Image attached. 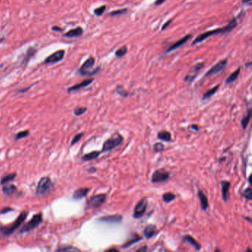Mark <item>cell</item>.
<instances>
[{"mask_svg": "<svg viewBox=\"0 0 252 252\" xmlns=\"http://www.w3.org/2000/svg\"><path fill=\"white\" fill-rule=\"evenodd\" d=\"M220 87V85H217V86H215V87L212 88V89H209L208 91H206V92H205L204 94H203V100H206V99H209V98H211V97L212 96V95H215V93L217 92V91L218 90V89H219Z\"/></svg>", "mask_w": 252, "mask_h": 252, "instance_id": "26", "label": "cell"}, {"mask_svg": "<svg viewBox=\"0 0 252 252\" xmlns=\"http://www.w3.org/2000/svg\"><path fill=\"white\" fill-rule=\"evenodd\" d=\"M243 197L248 200H251V199H252V191H251V187L247 188V189H245V191H244V192H243Z\"/></svg>", "mask_w": 252, "mask_h": 252, "instance_id": "36", "label": "cell"}, {"mask_svg": "<svg viewBox=\"0 0 252 252\" xmlns=\"http://www.w3.org/2000/svg\"><path fill=\"white\" fill-rule=\"evenodd\" d=\"M83 33H84V30H83L82 28L81 27H78L76 28L71 29L69 31L67 32L64 34V36L66 37L69 38H74V37H79V36H82Z\"/></svg>", "mask_w": 252, "mask_h": 252, "instance_id": "17", "label": "cell"}, {"mask_svg": "<svg viewBox=\"0 0 252 252\" xmlns=\"http://www.w3.org/2000/svg\"><path fill=\"white\" fill-rule=\"evenodd\" d=\"M169 179V173L164 168H160L154 171L152 176L151 180L152 183H162Z\"/></svg>", "mask_w": 252, "mask_h": 252, "instance_id": "8", "label": "cell"}, {"mask_svg": "<svg viewBox=\"0 0 252 252\" xmlns=\"http://www.w3.org/2000/svg\"><path fill=\"white\" fill-rule=\"evenodd\" d=\"M172 21H173V19H170V20L167 21V22H166V23H165L164 25H163V26H162V28H161V30H164L165 29L167 28V27L168 26V25H170V24L171 23V22H172Z\"/></svg>", "mask_w": 252, "mask_h": 252, "instance_id": "43", "label": "cell"}, {"mask_svg": "<svg viewBox=\"0 0 252 252\" xmlns=\"http://www.w3.org/2000/svg\"><path fill=\"white\" fill-rule=\"evenodd\" d=\"M106 9H107V6L102 5V6H101V7L95 8V10H94V13H95V15H96L97 16H100L104 13V11L106 10Z\"/></svg>", "mask_w": 252, "mask_h": 252, "instance_id": "35", "label": "cell"}, {"mask_svg": "<svg viewBox=\"0 0 252 252\" xmlns=\"http://www.w3.org/2000/svg\"><path fill=\"white\" fill-rule=\"evenodd\" d=\"M27 216H28V212H22L13 224L7 226L6 228H4V229L2 230L3 234H4V236H10L13 232H15V231H16V229H19V226H20L22 224V223L26 220Z\"/></svg>", "mask_w": 252, "mask_h": 252, "instance_id": "5", "label": "cell"}, {"mask_svg": "<svg viewBox=\"0 0 252 252\" xmlns=\"http://www.w3.org/2000/svg\"><path fill=\"white\" fill-rule=\"evenodd\" d=\"M89 190L90 189L89 188H80V189H76L74 192L73 197L75 200H80V199L86 197L87 195L88 192H89Z\"/></svg>", "mask_w": 252, "mask_h": 252, "instance_id": "20", "label": "cell"}, {"mask_svg": "<svg viewBox=\"0 0 252 252\" xmlns=\"http://www.w3.org/2000/svg\"><path fill=\"white\" fill-rule=\"evenodd\" d=\"M36 50L33 49V48H30V49L28 50V53H27L26 56L25 57V59H24L23 60V64H26L27 62H28V61L30 60V58L32 57V56H33L35 53H36Z\"/></svg>", "mask_w": 252, "mask_h": 252, "instance_id": "32", "label": "cell"}, {"mask_svg": "<svg viewBox=\"0 0 252 252\" xmlns=\"http://www.w3.org/2000/svg\"><path fill=\"white\" fill-rule=\"evenodd\" d=\"M107 251H110V252H111V251H118V249H116V248H111V249H108L107 250Z\"/></svg>", "mask_w": 252, "mask_h": 252, "instance_id": "51", "label": "cell"}, {"mask_svg": "<svg viewBox=\"0 0 252 252\" xmlns=\"http://www.w3.org/2000/svg\"><path fill=\"white\" fill-rule=\"evenodd\" d=\"M203 66H204V64H203V63H198L197 64H195V66L192 67V70H191V71H193V72H199V71L200 70L202 69V68L203 67Z\"/></svg>", "mask_w": 252, "mask_h": 252, "instance_id": "41", "label": "cell"}, {"mask_svg": "<svg viewBox=\"0 0 252 252\" xmlns=\"http://www.w3.org/2000/svg\"><path fill=\"white\" fill-rule=\"evenodd\" d=\"M115 91H116V92L118 94V95H121V96L122 97H124V98H127V97H128L129 95V92H127L125 89H124V86H120V85H118V86H116V88H115Z\"/></svg>", "mask_w": 252, "mask_h": 252, "instance_id": "30", "label": "cell"}, {"mask_svg": "<svg viewBox=\"0 0 252 252\" xmlns=\"http://www.w3.org/2000/svg\"><path fill=\"white\" fill-rule=\"evenodd\" d=\"M29 134H30V133H29L28 130L19 132V133H18L16 135V136H15V139H16V140H20V139L28 137Z\"/></svg>", "mask_w": 252, "mask_h": 252, "instance_id": "34", "label": "cell"}, {"mask_svg": "<svg viewBox=\"0 0 252 252\" xmlns=\"http://www.w3.org/2000/svg\"><path fill=\"white\" fill-rule=\"evenodd\" d=\"M127 48L126 46L122 47V48H119L118 50H117L115 53V56L117 58H121L123 56H124L127 54Z\"/></svg>", "mask_w": 252, "mask_h": 252, "instance_id": "31", "label": "cell"}, {"mask_svg": "<svg viewBox=\"0 0 252 252\" xmlns=\"http://www.w3.org/2000/svg\"><path fill=\"white\" fill-rule=\"evenodd\" d=\"M237 25V18H233V19H232L229 22V23L226 26L223 27V28H220L215 29V30H209V31L205 32V33L200 34V36H197L196 39H195V40L193 41V42H192V45H196V44L200 43V42H202L203 41L206 40V39H207L208 38L211 37V36H214V35L220 34V33H223H223H230V32L233 29H234L235 28H236Z\"/></svg>", "mask_w": 252, "mask_h": 252, "instance_id": "1", "label": "cell"}, {"mask_svg": "<svg viewBox=\"0 0 252 252\" xmlns=\"http://www.w3.org/2000/svg\"><path fill=\"white\" fill-rule=\"evenodd\" d=\"M197 195H198L199 200H200L201 209L203 211H206L208 208H209V201H208L207 197L204 195V193L200 189H198Z\"/></svg>", "mask_w": 252, "mask_h": 252, "instance_id": "16", "label": "cell"}, {"mask_svg": "<svg viewBox=\"0 0 252 252\" xmlns=\"http://www.w3.org/2000/svg\"><path fill=\"white\" fill-rule=\"evenodd\" d=\"M141 240H142V237H141L138 236V234H135L134 236L131 238V239L127 241L125 244L123 245V248H128V247H130L132 245H133V244L136 243V242H138V241H140Z\"/></svg>", "mask_w": 252, "mask_h": 252, "instance_id": "25", "label": "cell"}, {"mask_svg": "<svg viewBox=\"0 0 252 252\" xmlns=\"http://www.w3.org/2000/svg\"><path fill=\"white\" fill-rule=\"evenodd\" d=\"M228 64V60L227 59H225V60H221L218 63H217L215 66L212 67L209 71L206 73V75H204V78L209 76H212L214 75H216V74L219 73L223 71L226 69V66H227Z\"/></svg>", "mask_w": 252, "mask_h": 252, "instance_id": "10", "label": "cell"}, {"mask_svg": "<svg viewBox=\"0 0 252 252\" xmlns=\"http://www.w3.org/2000/svg\"><path fill=\"white\" fill-rule=\"evenodd\" d=\"M101 152L99 151H93L92 152H89L88 153V154L84 155L82 157V160H84V161H89V160H94V159L97 158L101 155Z\"/></svg>", "mask_w": 252, "mask_h": 252, "instance_id": "24", "label": "cell"}, {"mask_svg": "<svg viewBox=\"0 0 252 252\" xmlns=\"http://www.w3.org/2000/svg\"><path fill=\"white\" fill-rule=\"evenodd\" d=\"M147 245H144V246H142L141 248L136 250V251H137V252H146V251H147Z\"/></svg>", "mask_w": 252, "mask_h": 252, "instance_id": "44", "label": "cell"}, {"mask_svg": "<svg viewBox=\"0 0 252 252\" xmlns=\"http://www.w3.org/2000/svg\"><path fill=\"white\" fill-rule=\"evenodd\" d=\"M17 191V188L16 187L15 185L10 184V185H7V186H3L2 188V192L7 196H11L13 194H15Z\"/></svg>", "mask_w": 252, "mask_h": 252, "instance_id": "21", "label": "cell"}, {"mask_svg": "<svg viewBox=\"0 0 252 252\" xmlns=\"http://www.w3.org/2000/svg\"><path fill=\"white\" fill-rule=\"evenodd\" d=\"M53 189V183L49 177H43L39 180L36 187L38 195H45Z\"/></svg>", "mask_w": 252, "mask_h": 252, "instance_id": "3", "label": "cell"}, {"mask_svg": "<svg viewBox=\"0 0 252 252\" xmlns=\"http://www.w3.org/2000/svg\"><path fill=\"white\" fill-rule=\"evenodd\" d=\"M88 171H89V172H95V171H96V168H89V170Z\"/></svg>", "mask_w": 252, "mask_h": 252, "instance_id": "50", "label": "cell"}, {"mask_svg": "<svg viewBox=\"0 0 252 252\" xmlns=\"http://www.w3.org/2000/svg\"><path fill=\"white\" fill-rule=\"evenodd\" d=\"M93 81H94L93 78L84 80V81H83L82 82L79 83V84H75L74 85V86L70 87L69 89H68V91H69V92H71V91H76V90H78V89H82V88H84L86 87V86H89V84H92Z\"/></svg>", "mask_w": 252, "mask_h": 252, "instance_id": "18", "label": "cell"}, {"mask_svg": "<svg viewBox=\"0 0 252 252\" xmlns=\"http://www.w3.org/2000/svg\"><path fill=\"white\" fill-rule=\"evenodd\" d=\"M57 251H79L80 250L78 249V248H75V247L66 246V247H64V248H59V249H57Z\"/></svg>", "mask_w": 252, "mask_h": 252, "instance_id": "39", "label": "cell"}, {"mask_svg": "<svg viewBox=\"0 0 252 252\" xmlns=\"http://www.w3.org/2000/svg\"><path fill=\"white\" fill-rule=\"evenodd\" d=\"M153 149L156 152H160L164 149V145L162 143H156L153 146Z\"/></svg>", "mask_w": 252, "mask_h": 252, "instance_id": "38", "label": "cell"}, {"mask_svg": "<svg viewBox=\"0 0 252 252\" xmlns=\"http://www.w3.org/2000/svg\"><path fill=\"white\" fill-rule=\"evenodd\" d=\"M191 37H192V35L189 34V35H186V36H185L184 37L182 38L181 39H180V40H178L177 42H176L175 43H174L173 45H171V46H169L167 48V50L166 51V53H168L171 52V51H175V50H177V48H179L180 47H181L182 45H184L185 43H186V42H188V41L189 40V39H191Z\"/></svg>", "mask_w": 252, "mask_h": 252, "instance_id": "12", "label": "cell"}, {"mask_svg": "<svg viewBox=\"0 0 252 252\" xmlns=\"http://www.w3.org/2000/svg\"><path fill=\"white\" fill-rule=\"evenodd\" d=\"M11 211H13V209H10V208H5V209H2V210L0 212V213H1V214H5V213H7V212H11Z\"/></svg>", "mask_w": 252, "mask_h": 252, "instance_id": "45", "label": "cell"}, {"mask_svg": "<svg viewBox=\"0 0 252 252\" xmlns=\"http://www.w3.org/2000/svg\"><path fill=\"white\" fill-rule=\"evenodd\" d=\"M240 70H241V67H239V68H237L236 70L234 71V72L232 73L231 74V75H229V76L227 78H226V84H231V83H233L234 81H236V80L237 79L238 76L240 75Z\"/></svg>", "mask_w": 252, "mask_h": 252, "instance_id": "22", "label": "cell"}, {"mask_svg": "<svg viewBox=\"0 0 252 252\" xmlns=\"http://www.w3.org/2000/svg\"><path fill=\"white\" fill-rule=\"evenodd\" d=\"M95 60L93 57H89V59H86L78 70L79 73L81 75H84V76H90V75L96 74L101 69L100 67H97L96 69L89 70H91V68L93 67V66L95 65Z\"/></svg>", "mask_w": 252, "mask_h": 252, "instance_id": "4", "label": "cell"}, {"mask_svg": "<svg viewBox=\"0 0 252 252\" xmlns=\"http://www.w3.org/2000/svg\"><path fill=\"white\" fill-rule=\"evenodd\" d=\"M107 199V195L105 194H99V195H94L91 197L88 200L87 205L89 207L98 208L104 204Z\"/></svg>", "mask_w": 252, "mask_h": 252, "instance_id": "9", "label": "cell"}, {"mask_svg": "<svg viewBox=\"0 0 252 252\" xmlns=\"http://www.w3.org/2000/svg\"><path fill=\"white\" fill-rule=\"evenodd\" d=\"M52 30H55V31H62V28H59V27H56V26L53 27Z\"/></svg>", "mask_w": 252, "mask_h": 252, "instance_id": "48", "label": "cell"}, {"mask_svg": "<svg viewBox=\"0 0 252 252\" xmlns=\"http://www.w3.org/2000/svg\"><path fill=\"white\" fill-rule=\"evenodd\" d=\"M165 1H166V0H156L155 2V5H160V4H163Z\"/></svg>", "mask_w": 252, "mask_h": 252, "instance_id": "46", "label": "cell"}, {"mask_svg": "<svg viewBox=\"0 0 252 252\" xmlns=\"http://www.w3.org/2000/svg\"><path fill=\"white\" fill-rule=\"evenodd\" d=\"M195 77H196V75H195V76H193V75H192V76H190V75H186V76L185 77V78H184V81H186V82L191 83L194 81V79L195 78Z\"/></svg>", "mask_w": 252, "mask_h": 252, "instance_id": "42", "label": "cell"}, {"mask_svg": "<svg viewBox=\"0 0 252 252\" xmlns=\"http://www.w3.org/2000/svg\"><path fill=\"white\" fill-rule=\"evenodd\" d=\"M127 8L119 9V10H113V11H112L111 13H109V16H120V15L125 14V13H127Z\"/></svg>", "mask_w": 252, "mask_h": 252, "instance_id": "33", "label": "cell"}, {"mask_svg": "<svg viewBox=\"0 0 252 252\" xmlns=\"http://www.w3.org/2000/svg\"><path fill=\"white\" fill-rule=\"evenodd\" d=\"M162 198H163V200L166 203H171V202H172L173 200L175 199V195L171 193V192H166V193H164L163 195Z\"/></svg>", "mask_w": 252, "mask_h": 252, "instance_id": "29", "label": "cell"}, {"mask_svg": "<svg viewBox=\"0 0 252 252\" xmlns=\"http://www.w3.org/2000/svg\"><path fill=\"white\" fill-rule=\"evenodd\" d=\"M64 56V51L63 50H60L56 52L53 53L52 55L48 56L45 61V64H53L57 63V62H60L63 59Z\"/></svg>", "mask_w": 252, "mask_h": 252, "instance_id": "11", "label": "cell"}, {"mask_svg": "<svg viewBox=\"0 0 252 252\" xmlns=\"http://www.w3.org/2000/svg\"><path fill=\"white\" fill-rule=\"evenodd\" d=\"M86 111V107H78L74 110V114L76 116H80V115H83L85 112Z\"/></svg>", "mask_w": 252, "mask_h": 252, "instance_id": "37", "label": "cell"}, {"mask_svg": "<svg viewBox=\"0 0 252 252\" xmlns=\"http://www.w3.org/2000/svg\"><path fill=\"white\" fill-rule=\"evenodd\" d=\"M123 217L120 215H109V216L102 217L99 219V221L107 223H120L122 221Z\"/></svg>", "mask_w": 252, "mask_h": 252, "instance_id": "13", "label": "cell"}, {"mask_svg": "<svg viewBox=\"0 0 252 252\" xmlns=\"http://www.w3.org/2000/svg\"><path fill=\"white\" fill-rule=\"evenodd\" d=\"M42 220H43V218H42V213L35 215L28 223L24 225L22 229H21L20 233H27V232L33 230V229H36V227H38L39 225L42 223Z\"/></svg>", "mask_w": 252, "mask_h": 252, "instance_id": "6", "label": "cell"}, {"mask_svg": "<svg viewBox=\"0 0 252 252\" xmlns=\"http://www.w3.org/2000/svg\"><path fill=\"white\" fill-rule=\"evenodd\" d=\"M148 206V200L147 198L141 199L140 201L136 205L133 212V218L135 219H139L142 218L146 213V211Z\"/></svg>", "mask_w": 252, "mask_h": 252, "instance_id": "7", "label": "cell"}, {"mask_svg": "<svg viewBox=\"0 0 252 252\" xmlns=\"http://www.w3.org/2000/svg\"><path fill=\"white\" fill-rule=\"evenodd\" d=\"M84 136V133H78V134H77L76 136H75V137L73 138L72 141H71V146L74 145V144H75L76 143H78V141L81 140V138Z\"/></svg>", "mask_w": 252, "mask_h": 252, "instance_id": "40", "label": "cell"}, {"mask_svg": "<svg viewBox=\"0 0 252 252\" xmlns=\"http://www.w3.org/2000/svg\"><path fill=\"white\" fill-rule=\"evenodd\" d=\"M190 127H192V130H195V131H198V130H199V127H198V126H197V125H195V124H193V125L191 126Z\"/></svg>", "mask_w": 252, "mask_h": 252, "instance_id": "47", "label": "cell"}, {"mask_svg": "<svg viewBox=\"0 0 252 252\" xmlns=\"http://www.w3.org/2000/svg\"><path fill=\"white\" fill-rule=\"evenodd\" d=\"M123 141H124V137L120 133H114L111 137L109 138L106 141H104V143L103 144L101 152H107L112 151V149L121 145Z\"/></svg>", "mask_w": 252, "mask_h": 252, "instance_id": "2", "label": "cell"}, {"mask_svg": "<svg viewBox=\"0 0 252 252\" xmlns=\"http://www.w3.org/2000/svg\"><path fill=\"white\" fill-rule=\"evenodd\" d=\"M220 183L221 190H222V197L224 201H227L229 197V189H230L231 183L228 180H222Z\"/></svg>", "mask_w": 252, "mask_h": 252, "instance_id": "14", "label": "cell"}, {"mask_svg": "<svg viewBox=\"0 0 252 252\" xmlns=\"http://www.w3.org/2000/svg\"><path fill=\"white\" fill-rule=\"evenodd\" d=\"M183 240L184 241V242H186L189 244H190L193 248H195V249L196 250V251H199V250L201 249V245H200V244L199 243V242H197V241L195 240V238H193L192 236H190V235H186V236L183 237Z\"/></svg>", "mask_w": 252, "mask_h": 252, "instance_id": "19", "label": "cell"}, {"mask_svg": "<svg viewBox=\"0 0 252 252\" xmlns=\"http://www.w3.org/2000/svg\"><path fill=\"white\" fill-rule=\"evenodd\" d=\"M16 177V173H11V174H7V175L4 176V177H2V179L1 180V182H0V183L1 184H5V183H9V182L12 181V180H13L15 179V177Z\"/></svg>", "mask_w": 252, "mask_h": 252, "instance_id": "28", "label": "cell"}, {"mask_svg": "<svg viewBox=\"0 0 252 252\" xmlns=\"http://www.w3.org/2000/svg\"><path fill=\"white\" fill-rule=\"evenodd\" d=\"M242 4H251V0H242Z\"/></svg>", "mask_w": 252, "mask_h": 252, "instance_id": "49", "label": "cell"}, {"mask_svg": "<svg viewBox=\"0 0 252 252\" xmlns=\"http://www.w3.org/2000/svg\"><path fill=\"white\" fill-rule=\"evenodd\" d=\"M158 138L159 140L168 142L171 140V135L169 132L163 130V131H160L158 133Z\"/></svg>", "mask_w": 252, "mask_h": 252, "instance_id": "23", "label": "cell"}, {"mask_svg": "<svg viewBox=\"0 0 252 252\" xmlns=\"http://www.w3.org/2000/svg\"><path fill=\"white\" fill-rule=\"evenodd\" d=\"M156 232H157V228H156V226L153 224H149L146 226L145 229H144V235L147 239H150V238H152V237H154V235L155 234Z\"/></svg>", "mask_w": 252, "mask_h": 252, "instance_id": "15", "label": "cell"}, {"mask_svg": "<svg viewBox=\"0 0 252 252\" xmlns=\"http://www.w3.org/2000/svg\"><path fill=\"white\" fill-rule=\"evenodd\" d=\"M251 109H249V110H248V112H247L246 115H245V116L242 118V120H241V125H242V127L243 130H245V129L248 127V123H249L250 119H251Z\"/></svg>", "mask_w": 252, "mask_h": 252, "instance_id": "27", "label": "cell"}]
</instances>
